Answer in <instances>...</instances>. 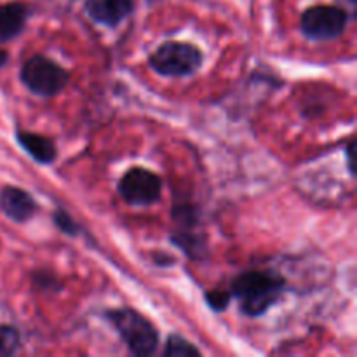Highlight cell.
<instances>
[{
    "label": "cell",
    "instance_id": "obj_1",
    "mask_svg": "<svg viewBox=\"0 0 357 357\" xmlns=\"http://www.w3.org/2000/svg\"><path fill=\"white\" fill-rule=\"evenodd\" d=\"M284 279L268 272H244L232 281L230 295L239 300L241 312L248 317H260L278 303L284 293Z\"/></svg>",
    "mask_w": 357,
    "mask_h": 357
},
{
    "label": "cell",
    "instance_id": "obj_2",
    "mask_svg": "<svg viewBox=\"0 0 357 357\" xmlns=\"http://www.w3.org/2000/svg\"><path fill=\"white\" fill-rule=\"evenodd\" d=\"M107 319L128 345L129 352L139 357L152 356L159 347V333L146 317L132 309L108 310Z\"/></svg>",
    "mask_w": 357,
    "mask_h": 357
},
{
    "label": "cell",
    "instance_id": "obj_3",
    "mask_svg": "<svg viewBox=\"0 0 357 357\" xmlns=\"http://www.w3.org/2000/svg\"><path fill=\"white\" fill-rule=\"evenodd\" d=\"M202 61L204 56L197 45L176 40L164 42L149 58L150 68L164 77L194 75L202 66Z\"/></svg>",
    "mask_w": 357,
    "mask_h": 357
},
{
    "label": "cell",
    "instance_id": "obj_4",
    "mask_svg": "<svg viewBox=\"0 0 357 357\" xmlns=\"http://www.w3.org/2000/svg\"><path fill=\"white\" fill-rule=\"evenodd\" d=\"M70 73L42 54L31 56L21 68V82L38 96H54L68 82Z\"/></svg>",
    "mask_w": 357,
    "mask_h": 357
},
{
    "label": "cell",
    "instance_id": "obj_5",
    "mask_svg": "<svg viewBox=\"0 0 357 357\" xmlns=\"http://www.w3.org/2000/svg\"><path fill=\"white\" fill-rule=\"evenodd\" d=\"M347 10L337 6H314L302 14L300 28L310 40H331L340 37L347 28Z\"/></svg>",
    "mask_w": 357,
    "mask_h": 357
},
{
    "label": "cell",
    "instance_id": "obj_6",
    "mask_svg": "<svg viewBox=\"0 0 357 357\" xmlns=\"http://www.w3.org/2000/svg\"><path fill=\"white\" fill-rule=\"evenodd\" d=\"M119 194L131 206H150L162 194V181L153 171L132 167L119 181Z\"/></svg>",
    "mask_w": 357,
    "mask_h": 357
},
{
    "label": "cell",
    "instance_id": "obj_7",
    "mask_svg": "<svg viewBox=\"0 0 357 357\" xmlns=\"http://www.w3.org/2000/svg\"><path fill=\"white\" fill-rule=\"evenodd\" d=\"M0 209L9 220L23 223L37 213V201L23 188L3 187L0 190Z\"/></svg>",
    "mask_w": 357,
    "mask_h": 357
},
{
    "label": "cell",
    "instance_id": "obj_8",
    "mask_svg": "<svg viewBox=\"0 0 357 357\" xmlns=\"http://www.w3.org/2000/svg\"><path fill=\"white\" fill-rule=\"evenodd\" d=\"M135 9V0H86V10L96 23L117 26Z\"/></svg>",
    "mask_w": 357,
    "mask_h": 357
},
{
    "label": "cell",
    "instance_id": "obj_9",
    "mask_svg": "<svg viewBox=\"0 0 357 357\" xmlns=\"http://www.w3.org/2000/svg\"><path fill=\"white\" fill-rule=\"evenodd\" d=\"M30 16V6L24 2H9L0 6V44L16 38L23 31Z\"/></svg>",
    "mask_w": 357,
    "mask_h": 357
},
{
    "label": "cell",
    "instance_id": "obj_10",
    "mask_svg": "<svg viewBox=\"0 0 357 357\" xmlns=\"http://www.w3.org/2000/svg\"><path fill=\"white\" fill-rule=\"evenodd\" d=\"M17 143L21 145V149L40 164H52L54 162L56 155V146L54 142L47 136L37 135V132H28V131H17L16 135Z\"/></svg>",
    "mask_w": 357,
    "mask_h": 357
},
{
    "label": "cell",
    "instance_id": "obj_11",
    "mask_svg": "<svg viewBox=\"0 0 357 357\" xmlns=\"http://www.w3.org/2000/svg\"><path fill=\"white\" fill-rule=\"evenodd\" d=\"M164 356H174V357H190V356H201V351L185 340L180 335H171L166 342V349H164Z\"/></svg>",
    "mask_w": 357,
    "mask_h": 357
},
{
    "label": "cell",
    "instance_id": "obj_12",
    "mask_svg": "<svg viewBox=\"0 0 357 357\" xmlns=\"http://www.w3.org/2000/svg\"><path fill=\"white\" fill-rule=\"evenodd\" d=\"M20 331L14 326H0V357L13 356L20 347Z\"/></svg>",
    "mask_w": 357,
    "mask_h": 357
},
{
    "label": "cell",
    "instance_id": "obj_13",
    "mask_svg": "<svg viewBox=\"0 0 357 357\" xmlns=\"http://www.w3.org/2000/svg\"><path fill=\"white\" fill-rule=\"evenodd\" d=\"M230 291H222V289H215V291L206 293V300H208V305L211 307L215 312H223V310L229 309L230 305Z\"/></svg>",
    "mask_w": 357,
    "mask_h": 357
},
{
    "label": "cell",
    "instance_id": "obj_14",
    "mask_svg": "<svg viewBox=\"0 0 357 357\" xmlns=\"http://www.w3.org/2000/svg\"><path fill=\"white\" fill-rule=\"evenodd\" d=\"M52 218H54L56 227H58L63 234H68V236H77V232H79V225L73 222V218L68 215V213L63 211V209H56L54 215H52Z\"/></svg>",
    "mask_w": 357,
    "mask_h": 357
},
{
    "label": "cell",
    "instance_id": "obj_15",
    "mask_svg": "<svg viewBox=\"0 0 357 357\" xmlns=\"http://www.w3.org/2000/svg\"><path fill=\"white\" fill-rule=\"evenodd\" d=\"M7 59H9V54H7L6 51H0V68H2V66L6 65Z\"/></svg>",
    "mask_w": 357,
    "mask_h": 357
}]
</instances>
